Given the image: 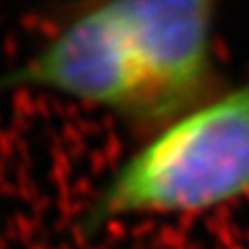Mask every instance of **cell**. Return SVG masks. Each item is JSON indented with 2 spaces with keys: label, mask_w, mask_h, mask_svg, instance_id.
Listing matches in <instances>:
<instances>
[{
  "label": "cell",
  "mask_w": 249,
  "mask_h": 249,
  "mask_svg": "<svg viewBox=\"0 0 249 249\" xmlns=\"http://www.w3.org/2000/svg\"><path fill=\"white\" fill-rule=\"evenodd\" d=\"M150 93V116H168L199 91L210 69L212 4L206 0H119Z\"/></svg>",
  "instance_id": "cell-3"
},
{
  "label": "cell",
  "mask_w": 249,
  "mask_h": 249,
  "mask_svg": "<svg viewBox=\"0 0 249 249\" xmlns=\"http://www.w3.org/2000/svg\"><path fill=\"white\" fill-rule=\"evenodd\" d=\"M249 196V83L170 121L116 168L88 210L91 232L127 216L185 214Z\"/></svg>",
  "instance_id": "cell-1"
},
{
  "label": "cell",
  "mask_w": 249,
  "mask_h": 249,
  "mask_svg": "<svg viewBox=\"0 0 249 249\" xmlns=\"http://www.w3.org/2000/svg\"><path fill=\"white\" fill-rule=\"evenodd\" d=\"M0 88L54 91L108 110L150 116V93L112 2L77 15L0 79Z\"/></svg>",
  "instance_id": "cell-2"
}]
</instances>
